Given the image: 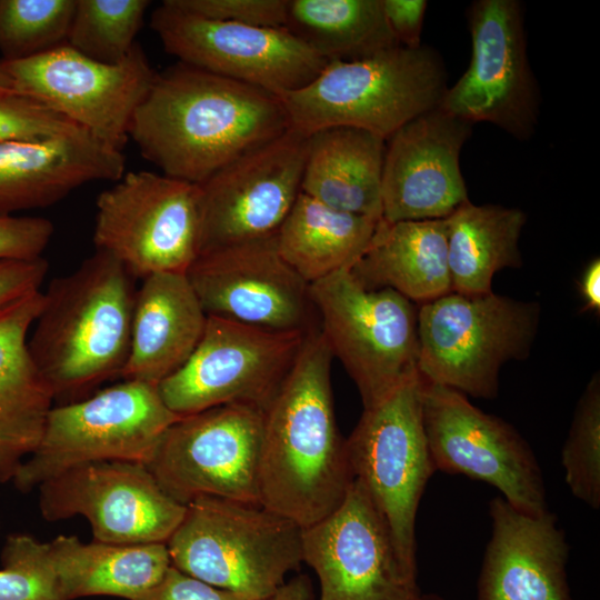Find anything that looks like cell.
I'll return each instance as SVG.
<instances>
[{"mask_svg":"<svg viewBox=\"0 0 600 600\" xmlns=\"http://www.w3.org/2000/svg\"><path fill=\"white\" fill-rule=\"evenodd\" d=\"M289 129L280 97L178 61L157 73L129 138L161 173L201 184Z\"/></svg>","mask_w":600,"mask_h":600,"instance_id":"obj_1","label":"cell"},{"mask_svg":"<svg viewBox=\"0 0 600 600\" xmlns=\"http://www.w3.org/2000/svg\"><path fill=\"white\" fill-rule=\"evenodd\" d=\"M331 352L311 332L263 412L260 504L307 528L334 511L353 481L331 389Z\"/></svg>","mask_w":600,"mask_h":600,"instance_id":"obj_2","label":"cell"},{"mask_svg":"<svg viewBox=\"0 0 600 600\" xmlns=\"http://www.w3.org/2000/svg\"><path fill=\"white\" fill-rule=\"evenodd\" d=\"M134 278L113 257L97 251L43 292L28 350L53 401L74 402L128 361L136 300Z\"/></svg>","mask_w":600,"mask_h":600,"instance_id":"obj_3","label":"cell"},{"mask_svg":"<svg viewBox=\"0 0 600 600\" xmlns=\"http://www.w3.org/2000/svg\"><path fill=\"white\" fill-rule=\"evenodd\" d=\"M447 88L434 49L396 46L361 60L328 62L309 84L280 98L290 129L303 136L352 127L387 140L438 108Z\"/></svg>","mask_w":600,"mask_h":600,"instance_id":"obj_4","label":"cell"},{"mask_svg":"<svg viewBox=\"0 0 600 600\" xmlns=\"http://www.w3.org/2000/svg\"><path fill=\"white\" fill-rule=\"evenodd\" d=\"M171 564L244 600H264L300 568L302 528L260 503L199 497L167 541Z\"/></svg>","mask_w":600,"mask_h":600,"instance_id":"obj_5","label":"cell"},{"mask_svg":"<svg viewBox=\"0 0 600 600\" xmlns=\"http://www.w3.org/2000/svg\"><path fill=\"white\" fill-rule=\"evenodd\" d=\"M539 319L538 303L493 292H450L419 304L418 373L426 382L494 399L501 367L529 356Z\"/></svg>","mask_w":600,"mask_h":600,"instance_id":"obj_6","label":"cell"},{"mask_svg":"<svg viewBox=\"0 0 600 600\" xmlns=\"http://www.w3.org/2000/svg\"><path fill=\"white\" fill-rule=\"evenodd\" d=\"M180 418L166 406L158 386L133 380L52 407L37 448L12 482L28 492L81 463L148 464L163 432Z\"/></svg>","mask_w":600,"mask_h":600,"instance_id":"obj_7","label":"cell"},{"mask_svg":"<svg viewBox=\"0 0 600 600\" xmlns=\"http://www.w3.org/2000/svg\"><path fill=\"white\" fill-rule=\"evenodd\" d=\"M423 380H402L374 404L363 408L346 439V452L359 481L387 522L402 562L418 572L416 517L426 484L436 471L423 428Z\"/></svg>","mask_w":600,"mask_h":600,"instance_id":"obj_8","label":"cell"},{"mask_svg":"<svg viewBox=\"0 0 600 600\" xmlns=\"http://www.w3.org/2000/svg\"><path fill=\"white\" fill-rule=\"evenodd\" d=\"M320 332L368 408L418 372V304L384 288L364 289L350 269L310 284Z\"/></svg>","mask_w":600,"mask_h":600,"instance_id":"obj_9","label":"cell"},{"mask_svg":"<svg viewBox=\"0 0 600 600\" xmlns=\"http://www.w3.org/2000/svg\"><path fill=\"white\" fill-rule=\"evenodd\" d=\"M93 242L134 278L186 273L200 254L198 184L131 171L97 198Z\"/></svg>","mask_w":600,"mask_h":600,"instance_id":"obj_10","label":"cell"},{"mask_svg":"<svg viewBox=\"0 0 600 600\" xmlns=\"http://www.w3.org/2000/svg\"><path fill=\"white\" fill-rule=\"evenodd\" d=\"M310 333L270 330L208 316L194 351L158 384L159 393L180 417L224 404L264 411Z\"/></svg>","mask_w":600,"mask_h":600,"instance_id":"obj_11","label":"cell"},{"mask_svg":"<svg viewBox=\"0 0 600 600\" xmlns=\"http://www.w3.org/2000/svg\"><path fill=\"white\" fill-rule=\"evenodd\" d=\"M0 63L13 89L121 152L134 113L157 76L138 42L113 64L92 60L67 43L31 58Z\"/></svg>","mask_w":600,"mask_h":600,"instance_id":"obj_12","label":"cell"},{"mask_svg":"<svg viewBox=\"0 0 600 600\" xmlns=\"http://www.w3.org/2000/svg\"><path fill=\"white\" fill-rule=\"evenodd\" d=\"M263 412L224 404L181 417L163 432L147 467L183 506L204 496L260 503Z\"/></svg>","mask_w":600,"mask_h":600,"instance_id":"obj_13","label":"cell"},{"mask_svg":"<svg viewBox=\"0 0 600 600\" xmlns=\"http://www.w3.org/2000/svg\"><path fill=\"white\" fill-rule=\"evenodd\" d=\"M422 419L436 471L484 481L523 513L548 510L541 468L511 424L478 409L464 393L426 381Z\"/></svg>","mask_w":600,"mask_h":600,"instance_id":"obj_14","label":"cell"},{"mask_svg":"<svg viewBox=\"0 0 600 600\" xmlns=\"http://www.w3.org/2000/svg\"><path fill=\"white\" fill-rule=\"evenodd\" d=\"M151 28L179 62L243 82L278 97L309 84L328 64L284 28L207 19L164 0Z\"/></svg>","mask_w":600,"mask_h":600,"instance_id":"obj_15","label":"cell"},{"mask_svg":"<svg viewBox=\"0 0 600 600\" xmlns=\"http://www.w3.org/2000/svg\"><path fill=\"white\" fill-rule=\"evenodd\" d=\"M472 52L464 73L439 108L473 124L492 123L519 140L532 137L539 92L531 71L521 4L478 0L468 12Z\"/></svg>","mask_w":600,"mask_h":600,"instance_id":"obj_16","label":"cell"},{"mask_svg":"<svg viewBox=\"0 0 600 600\" xmlns=\"http://www.w3.org/2000/svg\"><path fill=\"white\" fill-rule=\"evenodd\" d=\"M38 488L43 519L83 516L93 541L107 544L167 543L187 509L161 489L147 464L132 461L81 463Z\"/></svg>","mask_w":600,"mask_h":600,"instance_id":"obj_17","label":"cell"},{"mask_svg":"<svg viewBox=\"0 0 600 600\" xmlns=\"http://www.w3.org/2000/svg\"><path fill=\"white\" fill-rule=\"evenodd\" d=\"M302 556L319 579V600L422 599L418 572L402 562L386 520L354 479L334 511L302 529Z\"/></svg>","mask_w":600,"mask_h":600,"instance_id":"obj_18","label":"cell"},{"mask_svg":"<svg viewBox=\"0 0 600 600\" xmlns=\"http://www.w3.org/2000/svg\"><path fill=\"white\" fill-rule=\"evenodd\" d=\"M207 316L278 331L320 330L307 283L276 236L199 254L186 272Z\"/></svg>","mask_w":600,"mask_h":600,"instance_id":"obj_19","label":"cell"},{"mask_svg":"<svg viewBox=\"0 0 600 600\" xmlns=\"http://www.w3.org/2000/svg\"><path fill=\"white\" fill-rule=\"evenodd\" d=\"M307 146L289 129L198 184L200 253L277 234L301 192Z\"/></svg>","mask_w":600,"mask_h":600,"instance_id":"obj_20","label":"cell"},{"mask_svg":"<svg viewBox=\"0 0 600 600\" xmlns=\"http://www.w3.org/2000/svg\"><path fill=\"white\" fill-rule=\"evenodd\" d=\"M471 128L438 107L386 140L381 183L384 221L444 219L469 201L460 152Z\"/></svg>","mask_w":600,"mask_h":600,"instance_id":"obj_21","label":"cell"},{"mask_svg":"<svg viewBox=\"0 0 600 600\" xmlns=\"http://www.w3.org/2000/svg\"><path fill=\"white\" fill-rule=\"evenodd\" d=\"M492 536L477 600H572L566 566L569 546L548 510L531 516L502 497L490 501Z\"/></svg>","mask_w":600,"mask_h":600,"instance_id":"obj_22","label":"cell"},{"mask_svg":"<svg viewBox=\"0 0 600 600\" xmlns=\"http://www.w3.org/2000/svg\"><path fill=\"white\" fill-rule=\"evenodd\" d=\"M124 157L86 130L38 141L0 142V216L57 203L91 181L116 182Z\"/></svg>","mask_w":600,"mask_h":600,"instance_id":"obj_23","label":"cell"},{"mask_svg":"<svg viewBox=\"0 0 600 600\" xmlns=\"http://www.w3.org/2000/svg\"><path fill=\"white\" fill-rule=\"evenodd\" d=\"M43 304L32 291L0 309V484L12 481L37 448L53 397L28 350Z\"/></svg>","mask_w":600,"mask_h":600,"instance_id":"obj_24","label":"cell"},{"mask_svg":"<svg viewBox=\"0 0 600 600\" xmlns=\"http://www.w3.org/2000/svg\"><path fill=\"white\" fill-rule=\"evenodd\" d=\"M207 319L186 273L144 278L136 293L130 351L121 379L158 386L192 354Z\"/></svg>","mask_w":600,"mask_h":600,"instance_id":"obj_25","label":"cell"},{"mask_svg":"<svg viewBox=\"0 0 600 600\" xmlns=\"http://www.w3.org/2000/svg\"><path fill=\"white\" fill-rule=\"evenodd\" d=\"M350 271L364 289L389 288L418 306L452 292L444 219H381Z\"/></svg>","mask_w":600,"mask_h":600,"instance_id":"obj_26","label":"cell"},{"mask_svg":"<svg viewBox=\"0 0 600 600\" xmlns=\"http://www.w3.org/2000/svg\"><path fill=\"white\" fill-rule=\"evenodd\" d=\"M386 140L352 127L308 136L301 192L339 211L382 219Z\"/></svg>","mask_w":600,"mask_h":600,"instance_id":"obj_27","label":"cell"},{"mask_svg":"<svg viewBox=\"0 0 600 600\" xmlns=\"http://www.w3.org/2000/svg\"><path fill=\"white\" fill-rule=\"evenodd\" d=\"M42 548L67 600L91 596L139 600L171 566L167 543L116 546L58 536Z\"/></svg>","mask_w":600,"mask_h":600,"instance_id":"obj_28","label":"cell"},{"mask_svg":"<svg viewBox=\"0 0 600 600\" xmlns=\"http://www.w3.org/2000/svg\"><path fill=\"white\" fill-rule=\"evenodd\" d=\"M380 220L336 210L300 192L276 234L277 248L312 284L350 269L367 250Z\"/></svg>","mask_w":600,"mask_h":600,"instance_id":"obj_29","label":"cell"},{"mask_svg":"<svg viewBox=\"0 0 600 600\" xmlns=\"http://www.w3.org/2000/svg\"><path fill=\"white\" fill-rule=\"evenodd\" d=\"M452 292H492L496 272L519 268V239L527 216L518 208L477 206L467 201L444 218Z\"/></svg>","mask_w":600,"mask_h":600,"instance_id":"obj_30","label":"cell"},{"mask_svg":"<svg viewBox=\"0 0 600 600\" xmlns=\"http://www.w3.org/2000/svg\"><path fill=\"white\" fill-rule=\"evenodd\" d=\"M284 29L327 62L361 60L399 46L381 0H287Z\"/></svg>","mask_w":600,"mask_h":600,"instance_id":"obj_31","label":"cell"},{"mask_svg":"<svg viewBox=\"0 0 600 600\" xmlns=\"http://www.w3.org/2000/svg\"><path fill=\"white\" fill-rule=\"evenodd\" d=\"M148 0H77L67 44L102 62L122 61L136 44Z\"/></svg>","mask_w":600,"mask_h":600,"instance_id":"obj_32","label":"cell"},{"mask_svg":"<svg viewBox=\"0 0 600 600\" xmlns=\"http://www.w3.org/2000/svg\"><path fill=\"white\" fill-rule=\"evenodd\" d=\"M77 0H0L2 60H21L67 43Z\"/></svg>","mask_w":600,"mask_h":600,"instance_id":"obj_33","label":"cell"},{"mask_svg":"<svg viewBox=\"0 0 600 600\" xmlns=\"http://www.w3.org/2000/svg\"><path fill=\"white\" fill-rule=\"evenodd\" d=\"M571 493L592 509L600 507V378L596 373L580 397L561 452Z\"/></svg>","mask_w":600,"mask_h":600,"instance_id":"obj_34","label":"cell"},{"mask_svg":"<svg viewBox=\"0 0 600 600\" xmlns=\"http://www.w3.org/2000/svg\"><path fill=\"white\" fill-rule=\"evenodd\" d=\"M0 559V600H67L33 536L9 534Z\"/></svg>","mask_w":600,"mask_h":600,"instance_id":"obj_35","label":"cell"},{"mask_svg":"<svg viewBox=\"0 0 600 600\" xmlns=\"http://www.w3.org/2000/svg\"><path fill=\"white\" fill-rule=\"evenodd\" d=\"M81 130L32 97L0 88V142L46 140Z\"/></svg>","mask_w":600,"mask_h":600,"instance_id":"obj_36","label":"cell"},{"mask_svg":"<svg viewBox=\"0 0 600 600\" xmlns=\"http://www.w3.org/2000/svg\"><path fill=\"white\" fill-rule=\"evenodd\" d=\"M190 13L228 23L284 28L287 0H171Z\"/></svg>","mask_w":600,"mask_h":600,"instance_id":"obj_37","label":"cell"},{"mask_svg":"<svg viewBox=\"0 0 600 600\" xmlns=\"http://www.w3.org/2000/svg\"><path fill=\"white\" fill-rule=\"evenodd\" d=\"M52 234L46 218L0 216V261L40 258Z\"/></svg>","mask_w":600,"mask_h":600,"instance_id":"obj_38","label":"cell"},{"mask_svg":"<svg viewBox=\"0 0 600 600\" xmlns=\"http://www.w3.org/2000/svg\"><path fill=\"white\" fill-rule=\"evenodd\" d=\"M139 600H244L232 592L213 587L172 564L162 579Z\"/></svg>","mask_w":600,"mask_h":600,"instance_id":"obj_39","label":"cell"},{"mask_svg":"<svg viewBox=\"0 0 600 600\" xmlns=\"http://www.w3.org/2000/svg\"><path fill=\"white\" fill-rule=\"evenodd\" d=\"M49 269L40 257L33 260L0 261V309L14 300L40 290Z\"/></svg>","mask_w":600,"mask_h":600,"instance_id":"obj_40","label":"cell"},{"mask_svg":"<svg viewBox=\"0 0 600 600\" xmlns=\"http://www.w3.org/2000/svg\"><path fill=\"white\" fill-rule=\"evenodd\" d=\"M424 0H381L388 27L399 46L420 47V37L427 9Z\"/></svg>","mask_w":600,"mask_h":600,"instance_id":"obj_41","label":"cell"},{"mask_svg":"<svg viewBox=\"0 0 600 600\" xmlns=\"http://www.w3.org/2000/svg\"><path fill=\"white\" fill-rule=\"evenodd\" d=\"M580 293L583 309L600 311V260L594 258L584 269L580 280Z\"/></svg>","mask_w":600,"mask_h":600,"instance_id":"obj_42","label":"cell"},{"mask_svg":"<svg viewBox=\"0 0 600 600\" xmlns=\"http://www.w3.org/2000/svg\"><path fill=\"white\" fill-rule=\"evenodd\" d=\"M313 587L307 574H298L286 581L271 597L264 600H312Z\"/></svg>","mask_w":600,"mask_h":600,"instance_id":"obj_43","label":"cell"},{"mask_svg":"<svg viewBox=\"0 0 600 600\" xmlns=\"http://www.w3.org/2000/svg\"><path fill=\"white\" fill-rule=\"evenodd\" d=\"M0 88H13L11 78L0 63Z\"/></svg>","mask_w":600,"mask_h":600,"instance_id":"obj_44","label":"cell"},{"mask_svg":"<svg viewBox=\"0 0 600 600\" xmlns=\"http://www.w3.org/2000/svg\"><path fill=\"white\" fill-rule=\"evenodd\" d=\"M421 600H442L436 594H423Z\"/></svg>","mask_w":600,"mask_h":600,"instance_id":"obj_45","label":"cell"}]
</instances>
